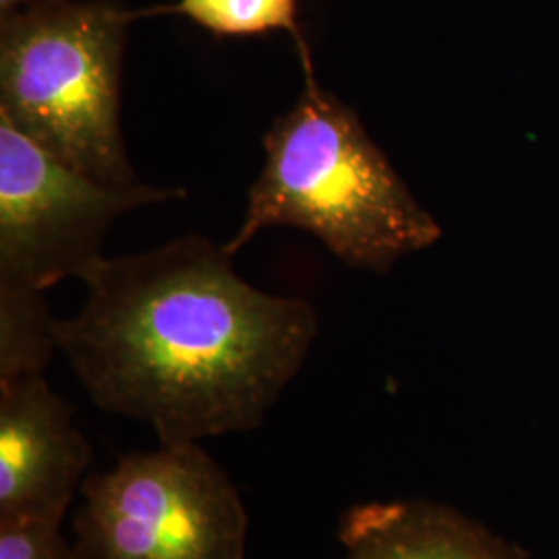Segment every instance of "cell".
Listing matches in <instances>:
<instances>
[{"label":"cell","mask_w":559,"mask_h":559,"mask_svg":"<svg viewBox=\"0 0 559 559\" xmlns=\"http://www.w3.org/2000/svg\"><path fill=\"white\" fill-rule=\"evenodd\" d=\"M138 11L71 2L0 20V117L94 179L138 185L120 133V75Z\"/></svg>","instance_id":"obj_3"},{"label":"cell","mask_w":559,"mask_h":559,"mask_svg":"<svg viewBox=\"0 0 559 559\" xmlns=\"http://www.w3.org/2000/svg\"><path fill=\"white\" fill-rule=\"evenodd\" d=\"M92 456L73 408L44 373L0 381V522L62 524Z\"/></svg>","instance_id":"obj_6"},{"label":"cell","mask_w":559,"mask_h":559,"mask_svg":"<svg viewBox=\"0 0 559 559\" xmlns=\"http://www.w3.org/2000/svg\"><path fill=\"white\" fill-rule=\"evenodd\" d=\"M81 280L87 299L57 323L59 350L102 411L160 443L258 429L318 336L307 300L251 286L200 235L100 258Z\"/></svg>","instance_id":"obj_1"},{"label":"cell","mask_w":559,"mask_h":559,"mask_svg":"<svg viewBox=\"0 0 559 559\" xmlns=\"http://www.w3.org/2000/svg\"><path fill=\"white\" fill-rule=\"evenodd\" d=\"M338 533L344 559H524L473 520L431 501L353 506Z\"/></svg>","instance_id":"obj_7"},{"label":"cell","mask_w":559,"mask_h":559,"mask_svg":"<svg viewBox=\"0 0 559 559\" xmlns=\"http://www.w3.org/2000/svg\"><path fill=\"white\" fill-rule=\"evenodd\" d=\"M57 2H62V0H0V20L27 13V11H36V9L50 7Z\"/></svg>","instance_id":"obj_11"},{"label":"cell","mask_w":559,"mask_h":559,"mask_svg":"<svg viewBox=\"0 0 559 559\" xmlns=\"http://www.w3.org/2000/svg\"><path fill=\"white\" fill-rule=\"evenodd\" d=\"M44 293L0 288V381L44 373L59 348Z\"/></svg>","instance_id":"obj_8"},{"label":"cell","mask_w":559,"mask_h":559,"mask_svg":"<svg viewBox=\"0 0 559 559\" xmlns=\"http://www.w3.org/2000/svg\"><path fill=\"white\" fill-rule=\"evenodd\" d=\"M299 0H177L166 7L138 11L141 17L182 15L214 36H260L286 32L297 48L307 44L297 21Z\"/></svg>","instance_id":"obj_9"},{"label":"cell","mask_w":559,"mask_h":559,"mask_svg":"<svg viewBox=\"0 0 559 559\" xmlns=\"http://www.w3.org/2000/svg\"><path fill=\"white\" fill-rule=\"evenodd\" d=\"M0 559H81L75 543L62 537L60 524L44 520L0 522Z\"/></svg>","instance_id":"obj_10"},{"label":"cell","mask_w":559,"mask_h":559,"mask_svg":"<svg viewBox=\"0 0 559 559\" xmlns=\"http://www.w3.org/2000/svg\"><path fill=\"white\" fill-rule=\"evenodd\" d=\"M81 559H245L239 491L200 443L133 452L81 483Z\"/></svg>","instance_id":"obj_4"},{"label":"cell","mask_w":559,"mask_h":559,"mask_svg":"<svg viewBox=\"0 0 559 559\" xmlns=\"http://www.w3.org/2000/svg\"><path fill=\"white\" fill-rule=\"evenodd\" d=\"M180 198L185 189L94 179L0 117V288L46 293L81 280L119 216Z\"/></svg>","instance_id":"obj_5"},{"label":"cell","mask_w":559,"mask_h":559,"mask_svg":"<svg viewBox=\"0 0 559 559\" xmlns=\"http://www.w3.org/2000/svg\"><path fill=\"white\" fill-rule=\"evenodd\" d=\"M299 57L305 87L263 135V168L224 251L235 258L263 228L293 226L348 265L383 270L440 239L359 117L318 83L309 44Z\"/></svg>","instance_id":"obj_2"}]
</instances>
